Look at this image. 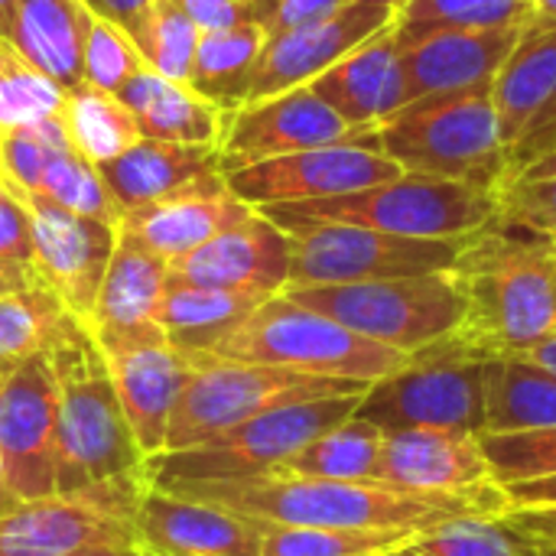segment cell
I'll use <instances>...</instances> for the list:
<instances>
[{
	"label": "cell",
	"mask_w": 556,
	"mask_h": 556,
	"mask_svg": "<svg viewBox=\"0 0 556 556\" xmlns=\"http://www.w3.org/2000/svg\"><path fill=\"white\" fill-rule=\"evenodd\" d=\"M222 505L257 525L342 528V531H417L427 534L459 518H505L511 498L498 482L463 492H404L381 482H323L264 472L254 479L176 492Z\"/></svg>",
	"instance_id": "obj_1"
},
{
	"label": "cell",
	"mask_w": 556,
	"mask_h": 556,
	"mask_svg": "<svg viewBox=\"0 0 556 556\" xmlns=\"http://www.w3.org/2000/svg\"><path fill=\"white\" fill-rule=\"evenodd\" d=\"M450 270L466 296L456 336L482 358L528 355L556 329L554 238L495 215L463 238Z\"/></svg>",
	"instance_id": "obj_2"
},
{
	"label": "cell",
	"mask_w": 556,
	"mask_h": 556,
	"mask_svg": "<svg viewBox=\"0 0 556 556\" xmlns=\"http://www.w3.org/2000/svg\"><path fill=\"white\" fill-rule=\"evenodd\" d=\"M49 362L59 381L55 492H85L147 476V459L121 410L108 358L81 323L49 352Z\"/></svg>",
	"instance_id": "obj_3"
},
{
	"label": "cell",
	"mask_w": 556,
	"mask_h": 556,
	"mask_svg": "<svg viewBox=\"0 0 556 556\" xmlns=\"http://www.w3.org/2000/svg\"><path fill=\"white\" fill-rule=\"evenodd\" d=\"M378 147L404 173L498 192L508 150L498 134L492 85L430 94L404 104L378 127Z\"/></svg>",
	"instance_id": "obj_4"
},
{
	"label": "cell",
	"mask_w": 556,
	"mask_h": 556,
	"mask_svg": "<svg viewBox=\"0 0 556 556\" xmlns=\"http://www.w3.org/2000/svg\"><path fill=\"white\" fill-rule=\"evenodd\" d=\"M212 355L362 384H378L410 362L407 352L371 342L283 293L264 300Z\"/></svg>",
	"instance_id": "obj_5"
},
{
	"label": "cell",
	"mask_w": 556,
	"mask_h": 556,
	"mask_svg": "<svg viewBox=\"0 0 556 556\" xmlns=\"http://www.w3.org/2000/svg\"><path fill=\"white\" fill-rule=\"evenodd\" d=\"M257 212L283 231L300 225H355L401 238H463L498 215V199L495 192L463 182L401 173L391 182L349 195L267 205Z\"/></svg>",
	"instance_id": "obj_6"
},
{
	"label": "cell",
	"mask_w": 556,
	"mask_h": 556,
	"mask_svg": "<svg viewBox=\"0 0 556 556\" xmlns=\"http://www.w3.org/2000/svg\"><path fill=\"white\" fill-rule=\"evenodd\" d=\"M362 397L365 394L326 397V401H306V404L267 410L241 427L225 430L222 437L202 446L160 453L147 459V482L163 492H192L202 485L264 476L280 463H287L290 456H296L306 443H313L326 430L355 417Z\"/></svg>",
	"instance_id": "obj_7"
},
{
	"label": "cell",
	"mask_w": 556,
	"mask_h": 556,
	"mask_svg": "<svg viewBox=\"0 0 556 556\" xmlns=\"http://www.w3.org/2000/svg\"><path fill=\"white\" fill-rule=\"evenodd\" d=\"M371 384L342 381V378H316L274 365H248L228 362L215 355H195V371L176 404L166 453L202 446L222 437L231 427H241L267 410L326 401V397H352L365 394Z\"/></svg>",
	"instance_id": "obj_8"
},
{
	"label": "cell",
	"mask_w": 556,
	"mask_h": 556,
	"mask_svg": "<svg viewBox=\"0 0 556 556\" xmlns=\"http://www.w3.org/2000/svg\"><path fill=\"white\" fill-rule=\"evenodd\" d=\"M283 296L407 355L450 336L466 316V296L453 270L368 283L287 287Z\"/></svg>",
	"instance_id": "obj_9"
},
{
	"label": "cell",
	"mask_w": 556,
	"mask_h": 556,
	"mask_svg": "<svg viewBox=\"0 0 556 556\" xmlns=\"http://www.w3.org/2000/svg\"><path fill=\"white\" fill-rule=\"evenodd\" d=\"M485 365L476 349H469L456 329L417 352L410 362L371 384L358 401L355 417L375 424L378 430L407 427H459L485 433Z\"/></svg>",
	"instance_id": "obj_10"
},
{
	"label": "cell",
	"mask_w": 556,
	"mask_h": 556,
	"mask_svg": "<svg viewBox=\"0 0 556 556\" xmlns=\"http://www.w3.org/2000/svg\"><path fill=\"white\" fill-rule=\"evenodd\" d=\"M147 485V476H140L23 502L0 518V556H72L94 547L140 551L134 518Z\"/></svg>",
	"instance_id": "obj_11"
},
{
	"label": "cell",
	"mask_w": 556,
	"mask_h": 556,
	"mask_svg": "<svg viewBox=\"0 0 556 556\" xmlns=\"http://www.w3.org/2000/svg\"><path fill=\"white\" fill-rule=\"evenodd\" d=\"M290 283H368L450 270L463 238H401L355 225H300L290 228ZM472 235V231H469Z\"/></svg>",
	"instance_id": "obj_12"
},
{
	"label": "cell",
	"mask_w": 556,
	"mask_h": 556,
	"mask_svg": "<svg viewBox=\"0 0 556 556\" xmlns=\"http://www.w3.org/2000/svg\"><path fill=\"white\" fill-rule=\"evenodd\" d=\"M404 169L381 153L378 134H365L345 143L290 153L277 160H264L235 173H225L231 192L251 208L267 205H293V202H319L349 195L368 186H381L397 179Z\"/></svg>",
	"instance_id": "obj_13"
},
{
	"label": "cell",
	"mask_w": 556,
	"mask_h": 556,
	"mask_svg": "<svg viewBox=\"0 0 556 556\" xmlns=\"http://www.w3.org/2000/svg\"><path fill=\"white\" fill-rule=\"evenodd\" d=\"M0 456L20 502L55 495L59 381L49 352L0 371Z\"/></svg>",
	"instance_id": "obj_14"
},
{
	"label": "cell",
	"mask_w": 556,
	"mask_h": 556,
	"mask_svg": "<svg viewBox=\"0 0 556 556\" xmlns=\"http://www.w3.org/2000/svg\"><path fill=\"white\" fill-rule=\"evenodd\" d=\"M13 195H20L29 212L33 267L39 283L85 326L117 248V225L75 215L36 192Z\"/></svg>",
	"instance_id": "obj_15"
},
{
	"label": "cell",
	"mask_w": 556,
	"mask_h": 556,
	"mask_svg": "<svg viewBox=\"0 0 556 556\" xmlns=\"http://www.w3.org/2000/svg\"><path fill=\"white\" fill-rule=\"evenodd\" d=\"M349 127L309 85L290 88L267 101L244 104L231 114L222 140V173H235L264 160L306 153L371 134Z\"/></svg>",
	"instance_id": "obj_16"
},
{
	"label": "cell",
	"mask_w": 556,
	"mask_h": 556,
	"mask_svg": "<svg viewBox=\"0 0 556 556\" xmlns=\"http://www.w3.org/2000/svg\"><path fill=\"white\" fill-rule=\"evenodd\" d=\"M394 20H397V10L391 7L345 0L329 16L270 33L264 39V52H261L257 72L248 91V104L309 85L326 68H332L342 55H349L355 46L381 33Z\"/></svg>",
	"instance_id": "obj_17"
},
{
	"label": "cell",
	"mask_w": 556,
	"mask_h": 556,
	"mask_svg": "<svg viewBox=\"0 0 556 556\" xmlns=\"http://www.w3.org/2000/svg\"><path fill=\"white\" fill-rule=\"evenodd\" d=\"M169 283V264L147 251L140 241L117 231V248L98 290L94 309L85 323L88 336L104 358L163 345L166 336L156 323Z\"/></svg>",
	"instance_id": "obj_18"
},
{
	"label": "cell",
	"mask_w": 556,
	"mask_h": 556,
	"mask_svg": "<svg viewBox=\"0 0 556 556\" xmlns=\"http://www.w3.org/2000/svg\"><path fill=\"white\" fill-rule=\"evenodd\" d=\"M169 280L277 296L290 283V235L254 208L199 251L173 261Z\"/></svg>",
	"instance_id": "obj_19"
},
{
	"label": "cell",
	"mask_w": 556,
	"mask_h": 556,
	"mask_svg": "<svg viewBox=\"0 0 556 556\" xmlns=\"http://www.w3.org/2000/svg\"><path fill=\"white\" fill-rule=\"evenodd\" d=\"M134 525L147 556H261L257 521L153 485L140 495Z\"/></svg>",
	"instance_id": "obj_20"
},
{
	"label": "cell",
	"mask_w": 556,
	"mask_h": 556,
	"mask_svg": "<svg viewBox=\"0 0 556 556\" xmlns=\"http://www.w3.org/2000/svg\"><path fill=\"white\" fill-rule=\"evenodd\" d=\"M254 208L241 202L225 173L189 182L156 202L130 208L121 215L117 231L140 241L147 251L163 257L166 264L199 251L225 228L244 222Z\"/></svg>",
	"instance_id": "obj_21"
},
{
	"label": "cell",
	"mask_w": 556,
	"mask_h": 556,
	"mask_svg": "<svg viewBox=\"0 0 556 556\" xmlns=\"http://www.w3.org/2000/svg\"><path fill=\"white\" fill-rule=\"evenodd\" d=\"M381 485L404 492H463L492 482L482 437L459 427H407L384 433Z\"/></svg>",
	"instance_id": "obj_22"
},
{
	"label": "cell",
	"mask_w": 556,
	"mask_h": 556,
	"mask_svg": "<svg viewBox=\"0 0 556 556\" xmlns=\"http://www.w3.org/2000/svg\"><path fill=\"white\" fill-rule=\"evenodd\" d=\"M309 88L355 130L378 127L384 117L401 111L410 94L394 23L342 55L332 68L313 78Z\"/></svg>",
	"instance_id": "obj_23"
},
{
	"label": "cell",
	"mask_w": 556,
	"mask_h": 556,
	"mask_svg": "<svg viewBox=\"0 0 556 556\" xmlns=\"http://www.w3.org/2000/svg\"><path fill=\"white\" fill-rule=\"evenodd\" d=\"M108 371L143 459L166 453L176 404L195 371V355L163 345H147L108 358Z\"/></svg>",
	"instance_id": "obj_24"
},
{
	"label": "cell",
	"mask_w": 556,
	"mask_h": 556,
	"mask_svg": "<svg viewBox=\"0 0 556 556\" xmlns=\"http://www.w3.org/2000/svg\"><path fill=\"white\" fill-rule=\"evenodd\" d=\"M525 26L443 29V33H430L424 39H414V42L401 46L404 49V72H407L410 101L492 85L498 68L505 65V59L518 46Z\"/></svg>",
	"instance_id": "obj_25"
},
{
	"label": "cell",
	"mask_w": 556,
	"mask_h": 556,
	"mask_svg": "<svg viewBox=\"0 0 556 556\" xmlns=\"http://www.w3.org/2000/svg\"><path fill=\"white\" fill-rule=\"evenodd\" d=\"M121 212L156 202L189 182L222 173V150L208 143H169L140 137L117 160L98 166Z\"/></svg>",
	"instance_id": "obj_26"
},
{
	"label": "cell",
	"mask_w": 556,
	"mask_h": 556,
	"mask_svg": "<svg viewBox=\"0 0 556 556\" xmlns=\"http://www.w3.org/2000/svg\"><path fill=\"white\" fill-rule=\"evenodd\" d=\"M117 98L137 117L140 137L169 140V143H208L222 147L231 114L195 94L186 81H173L156 75L153 68H140Z\"/></svg>",
	"instance_id": "obj_27"
},
{
	"label": "cell",
	"mask_w": 556,
	"mask_h": 556,
	"mask_svg": "<svg viewBox=\"0 0 556 556\" xmlns=\"http://www.w3.org/2000/svg\"><path fill=\"white\" fill-rule=\"evenodd\" d=\"M556 94V26L528 23L518 46L492 81V104L505 150H511L531 121Z\"/></svg>",
	"instance_id": "obj_28"
},
{
	"label": "cell",
	"mask_w": 556,
	"mask_h": 556,
	"mask_svg": "<svg viewBox=\"0 0 556 556\" xmlns=\"http://www.w3.org/2000/svg\"><path fill=\"white\" fill-rule=\"evenodd\" d=\"M264 300L270 296L169 280L156 323L173 349L186 355H212Z\"/></svg>",
	"instance_id": "obj_29"
},
{
	"label": "cell",
	"mask_w": 556,
	"mask_h": 556,
	"mask_svg": "<svg viewBox=\"0 0 556 556\" xmlns=\"http://www.w3.org/2000/svg\"><path fill=\"white\" fill-rule=\"evenodd\" d=\"M85 0H20L10 39L65 91L85 81Z\"/></svg>",
	"instance_id": "obj_30"
},
{
	"label": "cell",
	"mask_w": 556,
	"mask_h": 556,
	"mask_svg": "<svg viewBox=\"0 0 556 556\" xmlns=\"http://www.w3.org/2000/svg\"><path fill=\"white\" fill-rule=\"evenodd\" d=\"M551 427H556V375L525 355L492 358L485 365V433Z\"/></svg>",
	"instance_id": "obj_31"
},
{
	"label": "cell",
	"mask_w": 556,
	"mask_h": 556,
	"mask_svg": "<svg viewBox=\"0 0 556 556\" xmlns=\"http://www.w3.org/2000/svg\"><path fill=\"white\" fill-rule=\"evenodd\" d=\"M267 33L257 23L215 29L199 36V49L189 72V88L215 108L235 114L248 104V91L264 52Z\"/></svg>",
	"instance_id": "obj_32"
},
{
	"label": "cell",
	"mask_w": 556,
	"mask_h": 556,
	"mask_svg": "<svg viewBox=\"0 0 556 556\" xmlns=\"http://www.w3.org/2000/svg\"><path fill=\"white\" fill-rule=\"evenodd\" d=\"M384 450V430L368 420L349 417L345 424L326 430L306 443L296 456L280 463L277 476L293 479H323V482H375Z\"/></svg>",
	"instance_id": "obj_33"
},
{
	"label": "cell",
	"mask_w": 556,
	"mask_h": 556,
	"mask_svg": "<svg viewBox=\"0 0 556 556\" xmlns=\"http://www.w3.org/2000/svg\"><path fill=\"white\" fill-rule=\"evenodd\" d=\"M62 121L75 150L94 166L117 160L140 140V127L130 108L117 94L88 81H78L65 91Z\"/></svg>",
	"instance_id": "obj_34"
},
{
	"label": "cell",
	"mask_w": 556,
	"mask_h": 556,
	"mask_svg": "<svg viewBox=\"0 0 556 556\" xmlns=\"http://www.w3.org/2000/svg\"><path fill=\"white\" fill-rule=\"evenodd\" d=\"M78 319L46 287L0 296V371L33 355L52 352Z\"/></svg>",
	"instance_id": "obj_35"
},
{
	"label": "cell",
	"mask_w": 556,
	"mask_h": 556,
	"mask_svg": "<svg viewBox=\"0 0 556 556\" xmlns=\"http://www.w3.org/2000/svg\"><path fill=\"white\" fill-rule=\"evenodd\" d=\"M534 16V0H407L397 10L394 33L401 46L443 29H498L525 26Z\"/></svg>",
	"instance_id": "obj_36"
},
{
	"label": "cell",
	"mask_w": 556,
	"mask_h": 556,
	"mask_svg": "<svg viewBox=\"0 0 556 556\" xmlns=\"http://www.w3.org/2000/svg\"><path fill=\"white\" fill-rule=\"evenodd\" d=\"M420 538L417 531H342L261 525V556H384Z\"/></svg>",
	"instance_id": "obj_37"
},
{
	"label": "cell",
	"mask_w": 556,
	"mask_h": 556,
	"mask_svg": "<svg viewBox=\"0 0 556 556\" xmlns=\"http://www.w3.org/2000/svg\"><path fill=\"white\" fill-rule=\"evenodd\" d=\"M410 547L424 556H541V544L508 515L446 521L414 538Z\"/></svg>",
	"instance_id": "obj_38"
},
{
	"label": "cell",
	"mask_w": 556,
	"mask_h": 556,
	"mask_svg": "<svg viewBox=\"0 0 556 556\" xmlns=\"http://www.w3.org/2000/svg\"><path fill=\"white\" fill-rule=\"evenodd\" d=\"M65 88L0 39V134L62 114Z\"/></svg>",
	"instance_id": "obj_39"
},
{
	"label": "cell",
	"mask_w": 556,
	"mask_h": 556,
	"mask_svg": "<svg viewBox=\"0 0 556 556\" xmlns=\"http://www.w3.org/2000/svg\"><path fill=\"white\" fill-rule=\"evenodd\" d=\"M199 36H202V29L186 16V10L176 0H156L130 39H134L137 52L143 55L147 68H153L163 78L189 85Z\"/></svg>",
	"instance_id": "obj_40"
},
{
	"label": "cell",
	"mask_w": 556,
	"mask_h": 556,
	"mask_svg": "<svg viewBox=\"0 0 556 556\" xmlns=\"http://www.w3.org/2000/svg\"><path fill=\"white\" fill-rule=\"evenodd\" d=\"M36 195H46L49 202L75 212V215H85V218H98V222H108V225H121V205L114 202L111 189L104 186L98 166L91 160H85L75 143L62 147L46 176H42V186Z\"/></svg>",
	"instance_id": "obj_41"
},
{
	"label": "cell",
	"mask_w": 556,
	"mask_h": 556,
	"mask_svg": "<svg viewBox=\"0 0 556 556\" xmlns=\"http://www.w3.org/2000/svg\"><path fill=\"white\" fill-rule=\"evenodd\" d=\"M68 143L72 137L65 130L62 114L3 130L0 134V182L10 192H39L52 156Z\"/></svg>",
	"instance_id": "obj_42"
},
{
	"label": "cell",
	"mask_w": 556,
	"mask_h": 556,
	"mask_svg": "<svg viewBox=\"0 0 556 556\" xmlns=\"http://www.w3.org/2000/svg\"><path fill=\"white\" fill-rule=\"evenodd\" d=\"M495 199L502 222L556 238V150L505 179Z\"/></svg>",
	"instance_id": "obj_43"
},
{
	"label": "cell",
	"mask_w": 556,
	"mask_h": 556,
	"mask_svg": "<svg viewBox=\"0 0 556 556\" xmlns=\"http://www.w3.org/2000/svg\"><path fill=\"white\" fill-rule=\"evenodd\" d=\"M143 65L147 62L137 52L134 39L117 23L104 20L101 13L88 7L85 10V55H81L85 81L117 94Z\"/></svg>",
	"instance_id": "obj_44"
},
{
	"label": "cell",
	"mask_w": 556,
	"mask_h": 556,
	"mask_svg": "<svg viewBox=\"0 0 556 556\" xmlns=\"http://www.w3.org/2000/svg\"><path fill=\"white\" fill-rule=\"evenodd\" d=\"M482 450L492 469V482L498 485L556 476V427L528 433H485Z\"/></svg>",
	"instance_id": "obj_45"
},
{
	"label": "cell",
	"mask_w": 556,
	"mask_h": 556,
	"mask_svg": "<svg viewBox=\"0 0 556 556\" xmlns=\"http://www.w3.org/2000/svg\"><path fill=\"white\" fill-rule=\"evenodd\" d=\"M0 264L33 270V225L20 195L0 182Z\"/></svg>",
	"instance_id": "obj_46"
},
{
	"label": "cell",
	"mask_w": 556,
	"mask_h": 556,
	"mask_svg": "<svg viewBox=\"0 0 556 556\" xmlns=\"http://www.w3.org/2000/svg\"><path fill=\"white\" fill-rule=\"evenodd\" d=\"M345 0H254V23L270 36L319 16H329Z\"/></svg>",
	"instance_id": "obj_47"
},
{
	"label": "cell",
	"mask_w": 556,
	"mask_h": 556,
	"mask_svg": "<svg viewBox=\"0 0 556 556\" xmlns=\"http://www.w3.org/2000/svg\"><path fill=\"white\" fill-rule=\"evenodd\" d=\"M176 3L202 33L254 23V0H176Z\"/></svg>",
	"instance_id": "obj_48"
},
{
	"label": "cell",
	"mask_w": 556,
	"mask_h": 556,
	"mask_svg": "<svg viewBox=\"0 0 556 556\" xmlns=\"http://www.w3.org/2000/svg\"><path fill=\"white\" fill-rule=\"evenodd\" d=\"M94 13H101L104 20L117 23L127 36L137 33V26L143 23V16L153 10L156 0H85Z\"/></svg>",
	"instance_id": "obj_49"
},
{
	"label": "cell",
	"mask_w": 556,
	"mask_h": 556,
	"mask_svg": "<svg viewBox=\"0 0 556 556\" xmlns=\"http://www.w3.org/2000/svg\"><path fill=\"white\" fill-rule=\"evenodd\" d=\"M502 489L511 498V511H518V508H556V476L515 482V485H502Z\"/></svg>",
	"instance_id": "obj_50"
},
{
	"label": "cell",
	"mask_w": 556,
	"mask_h": 556,
	"mask_svg": "<svg viewBox=\"0 0 556 556\" xmlns=\"http://www.w3.org/2000/svg\"><path fill=\"white\" fill-rule=\"evenodd\" d=\"M508 518L538 544H556V508H518L508 511Z\"/></svg>",
	"instance_id": "obj_51"
},
{
	"label": "cell",
	"mask_w": 556,
	"mask_h": 556,
	"mask_svg": "<svg viewBox=\"0 0 556 556\" xmlns=\"http://www.w3.org/2000/svg\"><path fill=\"white\" fill-rule=\"evenodd\" d=\"M26 287H42V283H39V277L33 270H20V267L0 264V296L16 293V290H26Z\"/></svg>",
	"instance_id": "obj_52"
},
{
	"label": "cell",
	"mask_w": 556,
	"mask_h": 556,
	"mask_svg": "<svg viewBox=\"0 0 556 556\" xmlns=\"http://www.w3.org/2000/svg\"><path fill=\"white\" fill-rule=\"evenodd\" d=\"M525 358L534 362V365H541V368H547L551 375H556V329L544 339V342H538Z\"/></svg>",
	"instance_id": "obj_53"
},
{
	"label": "cell",
	"mask_w": 556,
	"mask_h": 556,
	"mask_svg": "<svg viewBox=\"0 0 556 556\" xmlns=\"http://www.w3.org/2000/svg\"><path fill=\"white\" fill-rule=\"evenodd\" d=\"M23 502L16 498V492H13V485H10V479H7V466H3V456H0V518L3 515H10V511H16Z\"/></svg>",
	"instance_id": "obj_54"
},
{
	"label": "cell",
	"mask_w": 556,
	"mask_h": 556,
	"mask_svg": "<svg viewBox=\"0 0 556 556\" xmlns=\"http://www.w3.org/2000/svg\"><path fill=\"white\" fill-rule=\"evenodd\" d=\"M554 127H556V94H554V101H551V104H547V108L531 121V127L525 130V137H538V134H547V130H554ZM525 137H521V140H525Z\"/></svg>",
	"instance_id": "obj_55"
},
{
	"label": "cell",
	"mask_w": 556,
	"mask_h": 556,
	"mask_svg": "<svg viewBox=\"0 0 556 556\" xmlns=\"http://www.w3.org/2000/svg\"><path fill=\"white\" fill-rule=\"evenodd\" d=\"M534 23H547L556 26V0H534Z\"/></svg>",
	"instance_id": "obj_56"
},
{
	"label": "cell",
	"mask_w": 556,
	"mask_h": 556,
	"mask_svg": "<svg viewBox=\"0 0 556 556\" xmlns=\"http://www.w3.org/2000/svg\"><path fill=\"white\" fill-rule=\"evenodd\" d=\"M20 0H0V39H10L13 29V13H16Z\"/></svg>",
	"instance_id": "obj_57"
},
{
	"label": "cell",
	"mask_w": 556,
	"mask_h": 556,
	"mask_svg": "<svg viewBox=\"0 0 556 556\" xmlns=\"http://www.w3.org/2000/svg\"><path fill=\"white\" fill-rule=\"evenodd\" d=\"M72 556H143L140 551H134V547H94V551H81V554H72Z\"/></svg>",
	"instance_id": "obj_58"
},
{
	"label": "cell",
	"mask_w": 556,
	"mask_h": 556,
	"mask_svg": "<svg viewBox=\"0 0 556 556\" xmlns=\"http://www.w3.org/2000/svg\"><path fill=\"white\" fill-rule=\"evenodd\" d=\"M358 3H381V7H391V10H401L407 0H358Z\"/></svg>",
	"instance_id": "obj_59"
},
{
	"label": "cell",
	"mask_w": 556,
	"mask_h": 556,
	"mask_svg": "<svg viewBox=\"0 0 556 556\" xmlns=\"http://www.w3.org/2000/svg\"><path fill=\"white\" fill-rule=\"evenodd\" d=\"M384 556H424V554H417L410 544H404V547H397V551H391V554H384Z\"/></svg>",
	"instance_id": "obj_60"
},
{
	"label": "cell",
	"mask_w": 556,
	"mask_h": 556,
	"mask_svg": "<svg viewBox=\"0 0 556 556\" xmlns=\"http://www.w3.org/2000/svg\"><path fill=\"white\" fill-rule=\"evenodd\" d=\"M541 556H556V544H541Z\"/></svg>",
	"instance_id": "obj_61"
},
{
	"label": "cell",
	"mask_w": 556,
	"mask_h": 556,
	"mask_svg": "<svg viewBox=\"0 0 556 556\" xmlns=\"http://www.w3.org/2000/svg\"><path fill=\"white\" fill-rule=\"evenodd\" d=\"M554 251H556V238H554Z\"/></svg>",
	"instance_id": "obj_62"
},
{
	"label": "cell",
	"mask_w": 556,
	"mask_h": 556,
	"mask_svg": "<svg viewBox=\"0 0 556 556\" xmlns=\"http://www.w3.org/2000/svg\"><path fill=\"white\" fill-rule=\"evenodd\" d=\"M143 556H147V554H143Z\"/></svg>",
	"instance_id": "obj_63"
}]
</instances>
